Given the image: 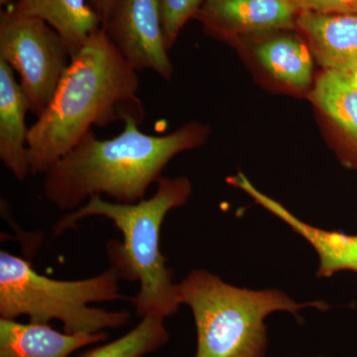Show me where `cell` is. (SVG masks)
<instances>
[{
    "instance_id": "obj_1",
    "label": "cell",
    "mask_w": 357,
    "mask_h": 357,
    "mask_svg": "<svg viewBox=\"0 0 357 357\" xmlns=\"http://www.w3.org/2000/svg\"><path fill=\"white\" fill-rule=\"evenodd\" d=\"M137 70L102 27L89 35L72 58L43 114L29 128L27 150L31 175L44 174L84 139L93 126L146 116L138 96Z\"/></svg>"
},
{
    "instance_id": "obj_2",
    "label": "cell",
    "mask_w": 357,
    "mask_h": 357,
    "mask_svg": "<svg viewBox=\"0 0 357 357\" xmlns=\"http://www.w3.org/2000/svg\"><path fill=\"white\" fill-rule=\"evenodd\" d=\"M141 122L124 121L112 139H98L91 130L74 149L44 173L42 192L61 211H76L93 197L132 204L145 199L176 155L202 146L211 128L199 122L185 124L163 136L141 131Z\"/></svg>"
},
{
    "instance_id": "obj_3",
    "label": "cell",
    "mask_w": 357,
    "mask_h": 357,
    "mask_svg": "<svg viewBox=\"0 0 357 357\" xmlns=\"http://www.w3.org/2000/svg\"><path fill=\"white\" fill-rule=\"evenodd\" d=\"M157 185L151 198L132 204L93 197L81 208L67 213L53 229L56 236H61L89 217H103L114 223L123 239L107 244L110 266L119 272L121 280L139 283V291L130 302L140 319H166L182 305L173 270L167 266V258L160 250V232L167 215L187 203L192 184L185 177H163Z\"/></svg>"
},
{
    "instance_id": "obj_4",
    "label": "cell",
    "mask_w": 357,
    "mask_h": 357,
    "mask_svg": "<svg viewBox=\"0 0 357 357\" xmlns=\"http://www.w3.org/2000/svg\"><path fill=\"white\" fill-rule=\"evenodd\" d=\"M177 290L196 324L195 357H265L268 314L284 311L300 318L304 307L328 309L324 302L298 304L278 290L234 287L204 269L192 271L177 284Z\"/></svg>"
},
{
    "instance_id": "obj_5",
    "label": "cell",
    "mask_w": 357,
    "mask_h": 357,
    "mask_svg": "<svg viewBox=\"0 0 357 357\" xmlns=\"http://www.w3.org/2000/svg\"><path fill=\"white\" fill-rule=\"evenodd\" d=\"M114 267L82 280H56L33 269L27 260L0 251V319L29 318L30 323L59 321L67 333H98L126 326V311L89 307L93 303L124 299Z\"/></svg>"
},
{
    "instance_id": "obj_6",
    "label": "cell",
    "mask_w": 357,
    "mask_h": 357,
    "mask_svg": "<svg viewBox=\"0 0 357 357\" xmlns=\"http://www.w3.org/2000/svg\"><path fill=\"white\" fill-rule=\"evenodd\" d=\"M0 59L20 74L29 112L39 117L50 103L72 56L48 23L6 9L0 15Z\"/></svg>"
},
{
    "instance_id": "obj_7",
    "label": "cell",
    "mask_w": 357,
    "mask_h": 357,
    "mask_svg": "<svg viewBox=\"0 0 357 357\" xmlns=\"http://www.w3.org/2000/svg\"><path fill=\"white\" fill-rule=\"evenodd\" d=\"M102 28L134 70H153L167 81L172 79L160 0H119Z\"/></svg>"
},
{
    "instance_id": "obj_8",
    "label": "cell",
    "mask_w": 357,
    "mask_h": 357,
    "mask_svg": "<svg viewBox=\"0 0 357 357\" xmlns=\"http://www.w3.org/2000/svg\"><path fill=\"white\" fill-rule=\"evenodd\" d=\"M295 0H206L196 17L222 38L297 28Z\"/></svg>"
},
{
    "instance_id": "obj_9",
    "label": "cell",
    "mask_w": 357,
    "mask_h": 357,
    "mask_svg": "<svg viewBox=\"0 0 357 357\" xmlns=\"http://www.w3.org/2000/svg\"><path fill=\"white\" fill-rule=\"evenodd\" d=\"M297 28L324 70L357 72V13L301 11Z\"/></svg>"
},
{
    "instance_id": "obj_10",
    "label": "cell",
    "mask_w": 357,
    "mask_h": 357,
    "mask_svg": "<svg viewBox=\"0 0 357 357\" xmlns=\"http://www.w3.org/2000/svg\"><path fill=\"white\" fill-rule=\"evenodd\" d=\"M227 181L229 184L236 185L248 194L256 204H260L275 217L287 223L294 231L304 237L311 244L319 258L317 273L319 278H326L344 270L357 273V236L318 229L302 222L283 204L256 189L243 174L239 173L234 177L229 178Z\"/></svg>"
},
{
    "instance_id": "obj_11",
    "label": "cell",
    "mask_w": 357,
    "mask_h": 357,
    "mask_svg": "<svg viewBox=\"0 0 357 357\" xmlns=\"http://www.w3.org/2000/svg\"><path fill=\"white\" fill-rule=\"evenodd\" d=\"M109 337L105 332L61 333L49 324H23L0 319V357H70L77 349L100 344Z\"/></svg>"
},
{
    "instance_id": "obj_12",
    "label": "cell",
    "mask_w": 357,
    "mask_h": 357,
    "mask_svg": "<svg viewBox=\"0 0 357 357\" xmlns=\"http://www.w3.org/2000/svg\"><path fill=\"white\" fill-rule=\"evenodd\" d=\"M27 98L14 70L0 59V159L18 181L31 175L28 160Z\"/></svg>"
},
{
    "instance_id": "obj_13",
    "label": "cell",
    "mask_w": 357,
    "mask_h": 357,
    "mask_svg": "<svg viewBox=\"0 0 357 357\" xmlns=\"http://www.w3.org/2000/svg\"><path fill=\"white\" fill-rule=\"evenodd\" d=\"M8 10L48 23L64 40L72 58L89 35L102 27L98 13L86 0H17Z\"/></svg>"
},
{
    "instance_id": "obj_14",
    "label": "cell",
    "mask_w": 357,
    "mask_h": 357,
    "mask_svg": "<svg viewBox=\"0 0 357 357\" xmlns=\"http://www.w3.org/2000/svg\"><path fill=\"white\" fill-rule=\"evenodd\" d=\"M252 52L258 64L278 83L296 91L311 88L314 57L306 40L278 32L256 42Z\"/></svg>"
},
{
    "instance_id": "obj_15",
    "label": "cell",
    "mask_w": 357,
    "mask_h": 357,
    "mask_svg": "<svg viewBox=\"0 0 357 357\" xmlns=\"http://www.w3.org/2000/svg\"><path fill=\"white\" fill-rule=\"evenodd\" d=\"M310 95L314 105L344 134L357 160V83L354 77L324 70Z\"/></svg>"
},
{
    "instance_id": "obj_16",
    "label": "cell",
    "mask_w": 357,
    "mask_h": 357,
    "mask_svg": "<svg viewBox=\"0 0 357 357\" xmlns=\"http://www.w3.org/2000/svg\"><path fill=\"white\" fill-rule=\"evenodd\" d=\"M164 321L158 317H144L126 335L77 357H144L153 354L170 340Z\"/></svg>"
},
{
    "instance_id": "obj_17",
    "label": "cell",
    "mask_w": 357,
    "mask_h": 357,
    "mask_svg": "<svg viewBox=\"0 0 357 357\" xmlns=\"http://www.w3.org/2000/svg\"><path fill=\"white\" fill-rule=\"evenodd\" d=\"M206 0H160L162 24L168 50L177 41L183 28L192 18L196 17Z\"/></svg>"
},
{
    "instance_id": "obj_18",
    "label": "cell",
    "mask_w": 357,
    "mask_h": 357,
    "mask_svg": "<svg viewBox=\"0 0 357 357\" xmlns=\"http://www.w3.org/2000/svg\"><path fill=\"white\" fill-rule=\"evenodd\" d=\"M301 11L326 13H357V0H295Z\"/></svg>"
},
{
    "instance_id": "obj_19",
    "label": "cell",
    "mask_w": 357,
    "mask_h": 357,
    "mask_svg": "<svg viewBox=\"0 0 357 357\" xmlns=\"http://www.w3.org/2000/svg\"><path fill=\"white\" fill-rule=\"evenodd\" d=\"M119 0H91V6L100 17L102 26L109 20Z\"/></svg>"
},
{
    "instance_id": "obj_20",
    "label": "cell",
    "mask_w": 357,
    "mask_h": 357,
    "mask_svg": "<svg viewBox=\"0 0 357 357\" xmlns=\"http://www.w3.org/2000/svg\"><path fill=\"white\" fill-rule=\"evenodd\" d=\"M17 0H0V6L6 7L7 9L13 7Z\"/></svg>"
},
{
    "instance_id": "obj_21",
    "label": "cell",
    "mask_w": 357,
    "mask_h": 357,
    "mask_svg": "<svg viewBox=\"0 0 357 357\" xmlns=\"http://www.w3.org/2000/svg\"><path fill=\"white\" fill-rule=\"evenodd\" d=\"M351 76L352 77H354V81H356V83H357V72L356 73V74L351 75Z\"/></svg>"
}]
</instances>
